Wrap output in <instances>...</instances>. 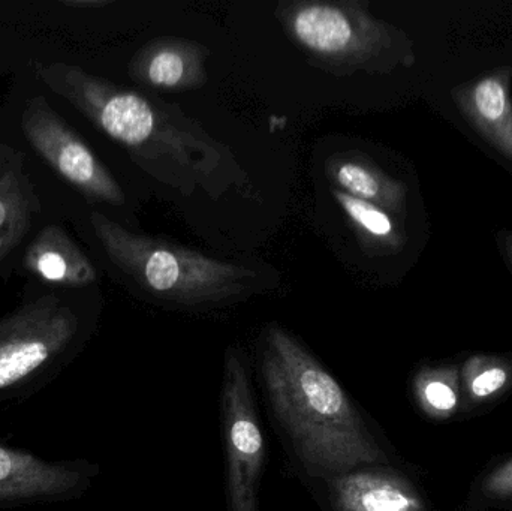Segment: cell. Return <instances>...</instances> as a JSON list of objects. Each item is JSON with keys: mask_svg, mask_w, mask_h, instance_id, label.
<instances>
[{"mask_svg": "<svg viewBox=\"0 0 512 511\" xmlns=\"http://www.w3.org/2000/svg\"><path fill=\"white\" fill-rule=\"evenodd\" d=\"M36 74L162 185L185 197L203 192L215 201L233 191L251 192V179L233 150L179 105L123 89L68 63L39 65Z\"/></svg>", "mask_w": 512, "mask_h": 511, "instance_id": "cell-1", "label": "cell"}, {"mask_svg": "<svg viewBox=\"0 0 512 511\" xmlns=\"http://www.w3.org/2000/svg\"><path fill=\"white\" fill-rule=\"evenodd\" d=\"M261 374L274 419L307 474L328 479L388 458L333 375L283 327L262 338Z\"/></svg>", "mask_w": 512, "mask_h": 511, "instance_id": "cell-2", "label": "cell"}, {"mask_svg": "<svg viewBox=\"0 0 512 511\" xmlns=\"http://www.w3.org/2000/svg\"><path fill=\"white\" fill-rule=\"evenodd\" d=\"M274 14L309 62L330 74H390L417 59L411 38L367 2L283 0Z\"/></svg>", "mask_w": 512, "mask_h": 511, "instance_id": "cell-3", "label": "cell"}, {"mask_svg": "<svg viewBox=\"0 0 512 511\" xmlns=\"http://www.w3.org/2000/svg\"><path fill=\"white\" fill-rule=\"evenodd\" d=\"M90 221L110 260L143 290L165 302L197 306L236 299L258 276L249 267L132 233L99 212H92Z\"/></svg>", "mask_w": 512, "mask_h": 511, "instance_id": "cell-4", "label": "cell"}, {"mask_svg": "<svg viewBox=\"0 0 512 511\" xmlns=\"http://www.w3.org/2000/svg\"><path fill=\"white\" fill-rule=\"evenodd\" d=\"M221 407L228 511H259V488L267 450L248 357L237 347H230L225 353Z\"/></svg>", "mask_w": 512, "mask_h": 511, "instance_id": "cell-5", "label": "cell"}, {"mask_svg": "<svg viewBox=\"0 0 512 511\" xmlns=\"http://www.w3.org/2000/svg\"><path fill=\"white\" fill-rule=\"evenodd\" d=\"M78 318L54 296H42L0 318V392L17 389L71 347Z\"/></svg>", "mask_w": 512, "mask_h": 511, "instance_id": "cell-6", "label": "cell"}, {"mask_svg": "<svg viewBox=\"0 0 512 511\" xmlns=\"http://www.w3.org/2000/svg\"><path fill=\"white\" fill-rule=\"evenodd\" d=\"M21 126L30 146L78 191L92 200L123 204L125 195L113 174L44 98L26 105Z\"/></svg>", "mask_w": 512, "mask_h": 511, "instance_id": "cell-7", "label": "cell"}, {"mask_svg": "<svg viewBox=\"0 0 512 511\" xmlns=\"http://www.w3.org/2000/svg\"><path fill=\"white\" fill-rule=\"evenodd\" d=\"M98 467L87 462H50L0 446V504L69 500L83 494Z\"/></svg>", "mask_w": 512, "mask_h": 511, "instance_id": "cell-8", "label": "cell"}, {"mask_svg": "<svg viewBox=\"0 0 512 511\" xmlns=\"http://www.w3.org/2000/svg\"><path fill=\"white\" fill-rule=\"evenodd\" d=\"M322 482L333 511H426L415 486L387 465H366Z\"/></svg>", "mask_w": 512, "mask_h": 511, "instance_id": "cell-9", "label": "cell"}, {"mask_svg": "<svg viewBox=\"0 0 512 511\" xmlns=\"http://www.w3.org/2000/svg\"><path fill=\"white\" fill-rule=\"evenodd\" d=\"M210 48L182 38L147 42L129 63L132 80L159 90L200 89L207 83Z\"/></svg>", "mask_w": 512, "mask_h": 511, "instance_id": "cell-10", "label": "cell"}, {"mask_svg": "<svg viewBox=\"0 0 512 511\" xmlns=\"http://www.w3.org/2000/svg\"><path fill=\"white\" fill-rule=\"evenodd\" d=\"M511 68H502L453 92V99L477 134L512 162Z\"/></svg>", "mask_w": 512, "mask_h": 511, "instance_id": "cell-11", "label": "cell"}, {"mask_svg": "<svg viewBox=\"0 0 512 511\" xmlns=\"http://www.w3.org/2000/svg\"><path fill=\"white\" fill-rule=\"evenodd\" d=\"M331 186L352 197L375 204L390 215H403L406 207L405 183L388 176L360 152H343L325 162Z\"/></svg>", "mask_w": 512, "mask_h": 511, "instance_id": "cell-12", "label": "cell"}, {"mask_svg": "<svg viewBox=\"0 0 512 511\" xmlns=\"http://www.w3.org/2000/svg\"><path fill=\"white\" fill-rule=\"evenodd\" d=\"M38 210L23 156L0 144V263L26 236Z\"/></svg>", "mask_w": 512, "mask_h": 511, "instance_id": "cell-13", "label": "cell"}, {"mask_svg": "<svg viewBox=\"0 0 512 511\" xmlns=\"http://www.w3.org/2000/svg\"><path fill=\"white\" fill-rule=\"evenodd\" d=\"M24 266L33 275L50 284L86 287L96 281L92 261L56 225L45 227L27 246Z\"/></svg>", "mask_w": 512, "mask_h": 511, "instance_id": "cell-14", "label": "cell"}, {"mask_svg": "<svg viewBox=\"0 0 512 511\" xmlns=\"http://www.w3.org/2000/svg\"><path fill=\"white\" fill-rule=\"evenodd\" d=\"M336 203L346 215L352 231L364 251L373 254H394L405 245V236L399 230L393 215L375 204L352 197L339 189L330 188Z\"/></svg>", "mask_w": 512, "mask_h": 511, "instance_id": "cell-15", "label": "cell"}, {"mask_svg": "<svg viewBox=\"0 0 512 511\" xmlns=\"http://www.w3.org/2000/svg\"><path fill=\"white\" fill-rule=\"evenodd\" d=\"M460 390L462 383L456 368H424L415 375V398L421 410L433 419H450L457 413Z\"/></svg>", "mask_w": 512, "mask_h": 511, "instance_id": "cell-16", "label": "cell"}, {"mask_svg": "<svg viewBox=\"0 0 512 511\" xmlns=\"http://www.w3.org/2000/svg\"><path fill=\"white\" fill-rule=\"evenodd\" d=\"M460 383L474 404L492 401L510 387L512 365L501 357L472 356L463 365Z\"/></svg>", "mask_w": 512, "mask_h": 511, "instance_id": "cell-17", "label": "cell"}, {"mask_svg": "<svg viewBox=\"0 0 512 511\" xmlns=\"http://www.w3.org/2000/svg\"><path fill=\"white\" fill-rule=\"evenodd\" d=\"M483 492L490 500H512V458L487 474Z\"/></svg>", "mask_w": 512, "mask_h": 511, "instance_id": "cell-18", "label": "cell"}, {"mask_svg": "<svg viewBox=\"0 0 512 511\" xmlns=\"http://www.w3.org/2000/svg\"><path fill=\"white\" fill-rule=\"evenodd\" d=\"M63 5L69 6V8H104V6L110 5L111 0H63Z\"/></svg>", "mask_w": 512, "mask_h": 511, "instance_id": "cell-19", "label": "cell"}, {"mask_svg": "<svg viewBox=\"0 0 512 511\" xmlns=\"http://www.w3.org/2000/svg\"><path fill=\"white\" fill-rule=\"evenodd\" d=\"M499 242H501V246L504 248L505 257H507L508 263H510L512 269V231L502 233Z\"/></svg>", "mask_w": 512, "mask_h": 511, "instance_id": "cell-20", "label": "cell"}]
</instances>
